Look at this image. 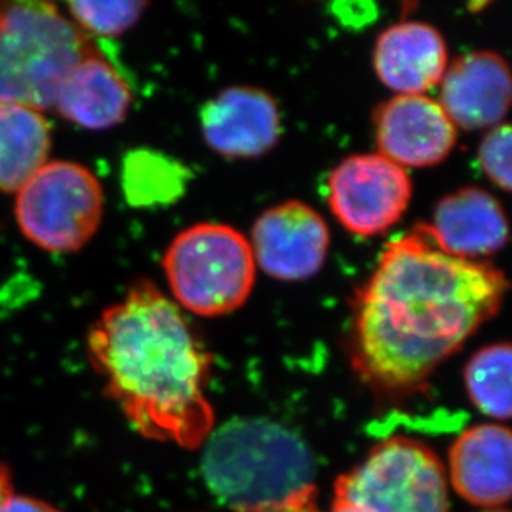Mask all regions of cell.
Instances as JSON below:
<instances>
[{
	"label": "cell",
	"mask_w": 512,
	"mask_h": 512,
	"mask_svg": "<svg viewBox=\"0 0 512 512\" xmlns=\"http://www.w3.org/2000/svg\"><path fill=\"white\" fill-rule=\"evenodd\" d=\"M12 493V479H10L9 469L0 463V508L7 501Z\"/></svg>",
	"instance_id": "603a6c76"
},
{
	"label": "cell",
	"mask_w": 512,
	"mask_h": 512,
	"mask_svg": "<svg viewBox=\"0 0 512 512\" xmlns=\"http://www.w3.org/2000/svg\"><path fill=\"white\" fill-rule=\"evenodd\" d=\"M330 231L317 211L287 201L269 209L252 229V254L267 276L281 281L314 277L329 254Z\"/></svg>",
	"instance_id": "9c48e42d"
},
{
	"label": "cell",
	"mask_w": 512,
	"mask_h": 512,
	"mask_svg": "<svg viewBox=\"0 0 512 512\" xmlns=\"http://www.w3.org/2000/svg\"><path fill=\"white\" fill-rule=\"evenodd\" d=\"M264 512H317L315 509L314 501L309 503L295 504V506H287V508L271 509V511Z\"/></svg>",
	"instance_id": "cb8c5ba5"
},
{
	"label": "cell",
	"mask_w": 512,
	"mask_h": 512,
	"mask_svg": "<svg viewBox=\"0 0 512 512\" xmlns=\"http://www.w3.org/2000/svg\"><path fill=\"white\" fill-rule=\"evenodd\" d=\"M511 347L494 343L469 360L464 380L469 397L484 415L496 420L511 416Z\"/></svg>",
	"instance_id": "d6986e66"
},
{
	"label": "cell",
	"mask_w": 512,
	"mask_h": 512,
	"mask_svg": "<svg viewBox=\"0 0 512 512\" xmlns=\"http://www.w3.org/2000/svg\"><path fill=\"white\" fill-rule=\"evenodd\" d=\"M428 226L446 254L468 261L501 251L509 237L503 206L493 194L474 186L441 199Z\"/></svg>",
	"instance_id": "5bb4252c"
},
{
	"label": "cell",
	"mask_w": 512,
	"mask_h": 512,
	"mask_svg": "<svg viewBox=\"0 0 512 512\" xmlns=\"http://www.w3.org/2000/svg\"><path fill=\"white\" fill-rule=\"evenodd\" d=\"M511 433L506 426L464 431L450 453L451 483L468 503L499 509L511 499Z\"/></svg>",
	"instance_id": "4fadbf2b"
},
{
	"label": "cell",
	"mask_w": 512,
	"mask_h": 512,
	"mask_svg": "<svg viewBox=\"0 0 512 512\" xmlns=\"http://www.w3.org/2000/svg\"><path fill=\"white\" fill-rule=\"evenodd\" d=\"M335 501L367 512H451L443 464L430 448L408 438L378 445L342 476Z\"/></svg>",
	"instance_id": "8992f818"
},
{
	"label": "cell",
	"mask_w": 512,
	"mask_h": 512,
	"mask_svg": "<svg viewBox=\"0 0 512 512\" xmlns=\"http://www.w3.org/2000/svg\"><path fill=\"white\" fill-rule=\"evenodd\" d=\"M440 105L463 130L494 128L511 105L508 63L494 52L463 55L441 78Z\"/></svg>",
	"instance_id": "7c38bea8"
},
{
	"label": "cell",
	"mask_w": 512,
	"mask_h": 512,
	"mask_svg": "<svg viewBox=\"0 0 512 512\" xmlns=\"http://www.w3.org/2000/svg\"><path fill=\"white\" fill-rule=\"evenodd\" d=\"M332 512H367L363 511V509L355 508V506H350V504L339 503V501H335L334 508H332Z\"/></svg>",
	"instance_id": "d4e9b609"
},
{
	"label": "cell",
	"mask_w": 512,
	"mask_h": 512,
	"mask_svg": "<svg viewBox=\"0 0 512 512\" xmlns=\"http://www.w3.org/2000/svg\"><path fill=\"white\" fill-rule=\"evenodd\" d=\"M203 135L226 158H257L276 146L281 115L274 98L259 88L234 87L219 93L201 113Z\"/></svg>",
	"instance_id": "8fae6325"
},
{
	"label": "cell",
	"mask_w": 512,
	"mask_h": 512,
	"mask_svg": "<svg viewBox=\"0 0 512 512\" xmlns=\"http://www.w3.org/2000/svg\"><path fill=\"white\" fill-rule=\"evenodd\" d=\"M163 269L176 302L203 317L239 309L256 282L251 242L226 224H196L179 232Z\"/></svg>",
	"instance_id": "5b68a950"
},
{
	"label": "cell",
	"mask_w": 512,
	"mask_h": 512,
	"mask_svg": "<svg viewBox=\"0 0 512 512\" xmlns=\"http://www.w3.org/2000/svg\"><path fill=\"white\" fill-rule=\"evenodd\" d=\"M483 512H508L506 509H486V511Z\"/></svg>",
	"instance_id": "484cf974"
},
{
	"label": "cell",
	"mask_w": 512,
	"mask_h": 512,
	"mask_svg": "<svg viewBox=\"0 0 512 512\" xmlns=\"http://www.w3.org/2000/svg\"><path fill=\"white\" fill-rule=\"evenodd\" d=\"M479 165L491 183L503 191L511 189V128L494 126L479 146Z\"/></svg>",
	"instance_id": "44dd1931"
},
{
	"label": "cell",
	"mask_w": 512,
	"mask_h": 512,
	"mask_svg": "<svg viewBox=\"0 0 512 512\" xmlns=\"http://www.w3.org/2000/svg\"><path fill=\"white\" fill-rule=\"evenodd\" d=\"M0 512H60L54 506L40 501V499L29 498V496H15L10 494L7 501L2 504Z\"/></svg>",
	"instance_id": "7402d4cb"
},
{
	"label": "cell",
	"mask_w": 512,
	"mask_h": 512,
	"mask_svg": "<svg viewBox=\"0 0 512 512\" xmlns=\"http://www.w3.org/2000/svg\"><path fill=\"white\" fill-rule=\"evenodd\" d=\"M88 357L108 397L138 433L198 448L213 431L204 393L211 355L183 312L150 281L131 285L88 334Z\"/></svg>",
	"instance_id": "7a4b0ae2"
},
{
	"label": "cell",
	"mask_w": 512,
	"mask_h": 512,
	"mask_svg": "<svg viewBox=\"0 0 512 512\" xmlns=\"http://www.w3.org/2000/svg\"><path fill=\"white\" fill-rule=\"evenodd\" d=\"M204 446L209 491L234 512H264L314 501V458L299 436L264 418H236Z\"/></svg>",
	"instance_id": "3957f363"
},
{
	"label": "cell",
	"mask_w": 512,
	"mask_h": 512,
	"mask_svg": "<svg viewBox=\"0 0 512 512\" xmlns=\"http://www.w3.org/2000/svg\"><path fill=\"white\" fill-rule=\"evenodd\" d=\"M380 155L401 168L435 166L456 145V126L440 103L426 95H397L375 116Z\"/></svg>",
	"instance_id": "30bf717a"
},
{
	"label": "cell",
	"mask_w": 512,
	"mask_h": 512,
	"mask_svg": "<svg viewBox=\"0 0 512 512\" xmlns=\"http://www.w3.org/2000/svg\"><path fill=\"white\" fill-rule=\"evenodd\" d=\"M186 170L178 161L150 150L131 151L123 161L121 184L133 206L173 203L183 193Z\"/></svg>",
	"instance_id": "ac0fdd59"
},
{
	"label": "cell",
	"mask_w": 512,
	"mask_h": 512,
	"mask_svg": "<svg viewBox=\"0 0 512 512\" xmlns=\"http://www.w3.org/2000/svg\"><path fill=\"white\" fill-rule=\"evenodd\" d=\"M373 63L380 80L400 95H423L448 68L443 35L423 22L392 25L378 37Z\"/></svg>",
	"instance_id": "9a60e30c"
},
{
	"label": "cell",
	"mask_w": 512,
	"mask_h": 512,
	"mask_svg": "<svg viewBox=\"0 0 512 512\" xmlns=\"http://www.w3.org/2000/svg\"><path fill=\"white\" fill-rule=\"evenodd\" d=\"M17 193L20 231L44 251H78L102 223V186L92 171L72 161H47Z\"/></svg>",
	"instance_id": "52a82bcc"
},
{
	"label": "cell",
	"mask_w": 512,
	"mask_h": 512,
	"mask_svg": "<svg viewBox=\"0 0 512 512\" xmlns=\"http://www.w3.org/2000/svg\"><path fill=\"white\" fill-rule=\"evenodd\" d=\"M98 47L49 2L0 4V102L54 108L63 78Z\"/></svg>",
	"instance_id": "277c9868"
},
{
	"label": "cell",
	"mask_w": 512,
	"mask_h": 512,
	"mask_svg": "<svg viewBox=\"0 0 512 512\" xmlns=\"http://www.w3.org/2000/svg\"><path fill=\"white\" fill-rule=\"evenodd\" d=\"M146 2H72L68 10L83 32L115 37L140 20Z\"/></svg>",
	"instance_id": "ffe728a7"
},
{
	"label": "cell",
	"mask_w": 512,
	"mask_h": 512,
	"mask_svg": "<svg viewBox=\"0 0 512 512\" xmlns=\"http://www.w3.org/2000/svg\"><path fill=\"white\" fill-rule=\"evenodd\" d=\"M52 133L44 115L0 102V191H19L47 163Z\"/></svg>",
	"instance_id": "e0dca14e"
},
{
	"label": "cell",
	"mask_w": 512,
	"mask_h": 512,
	"mask_svg": "<svg viewBox=\"0 0 512 512\" xmlns=\"http://www.w3.org/2000/svg\"><path fill=\"white\" fill-rule=\"evenodd\" d=\"M410 174L380 153L342 161L329 178V206L343 228L357 236L383 234L405 214Z\"/></svg>",
	"instance_id": "ba28073f"
},
{
	"label": "cell",
	"mask_w": 512,
	"mask_h": 512,
	"mask_svg": "<svg viewBox=\"0 0 512 512\" xmlns=\"http://www.w3.org/2000/svg\"><path fill=\"white\" fill-rule=\"evenodd\" d=\"M131 92L100 50L82 58L63 78L54 108L58 115L88 130H108L125 120Z\"/></svg>",
	"instance_id": "2e32d148"
},
{
	"label": "cell",
	"mask_w": 512,
	"mask_h": 512,
	"mask_svg": "<svg viewBox=\"0 0 512 512\" xmlns=\"http://www.w3.org/2000/svg\"><path fill=\"white\" fill-rule=\"evenodd\" d=\"M508 289L503 271L446 254L418 224L383 249L358 294L355 367L383 388L418 387L498 314Z\"/></svg>",
	"instance_id": "6da1fadb"
}]
</instances>
